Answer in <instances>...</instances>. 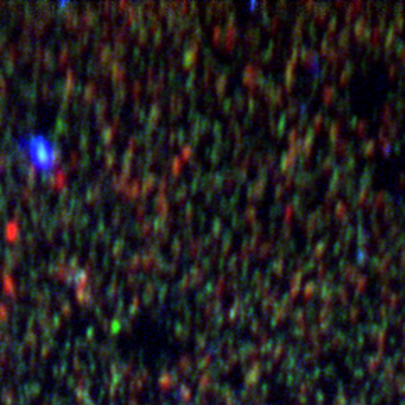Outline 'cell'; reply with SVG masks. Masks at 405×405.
<instances>
[{"instance_id":"obj_1","label":"cell","mask_w":405,"mask_h":405,"mask_svg":"<svg viewBox=\"0 0 405 405\" xmlns=\"http://www.w3.org/2000/svg\"><path fill=\"white\" fill-rule=\"evenodd\" d=\"M20 147L26 150L29 161L34 166V169L41 173H48L54 168L58 159L56 147L44 133H34V135H26L20 140Z\"/></svg>"}]
</instances>
